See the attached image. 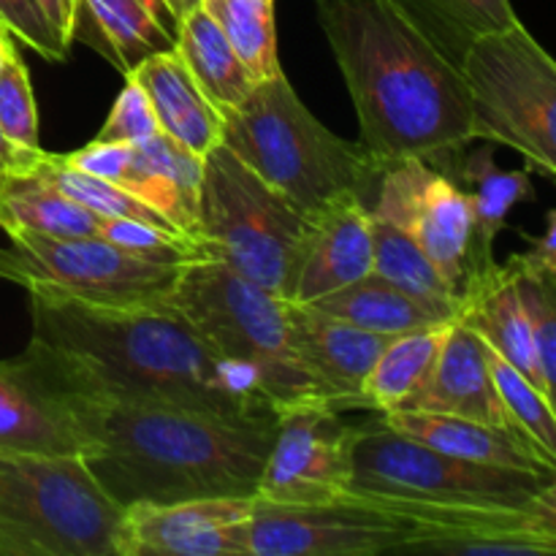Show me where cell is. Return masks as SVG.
<instances>
[{"label":"cell","instance_id":"cell-3","mask_svg":"<svg viewBox=\"0 0 556 556\" xmlns=\"http://www.w3.org/2000/svg\"><path fill=\"white\" fill-rule=\"evenodd\" d=\"M79 418L87 438L81 459L119 508L255 497L275 440V413L226 416L79 400Z\"/></svg>","mask_w":556,"mask_h":556},{"label":"cell","instance_id":"cell-26","mask_svg":"<svg viewBox=\"0 0 556 556\" xmlns=\"http://www.w3.org/2000/svg\"><path fill=\"white\" fill-rule=\"evenodd\" d=\"M103 217L54 188L41 168L25 177L0 179V231L43 237H98Z\"/></svg>","mask_w":556,"mask_h":556},{"label":"cell","instance_id":"cell-36","mask_svg":"<svg viewBox=\"0 0 556 556\" xmlns=\"http://www.w3.org/2000/svg\"><path fill=\"white\" fill-rule=\"evenodd\" d=\"M413 552L462 554V556H554L556 541L535 532H483L467 538H434L418 543Z\"/></svg>","mask_w":556,"mask_h":556},{"label":"cell","instance_id":"cell-34","mask_svg":"<svg viewBox=\"0 0 556 556\" xmlns=\"http://www.w3.org/2000/svg\"><path fill=\"white\" fill-rule=\"evenodd\" d=\"M489 372H492L494 386L500 391L505 413H508L510 424L519 429L521 434L541 445L548 456L556 459V416L554 402L541 394L538 386H532L525 375L516 367H510L503 356L486 345Z\"/></svg>","mask_w":556,"mask_h":556},{"label":"cell","instance_id":"cell-30","mask_svg":"<svg viewBox=\"0 0 556 556\" xmlns=\"http://www.w3.org/2000/svg\"><path fill=\"white\" fill-rule=\"evenodd\" d=\"M372 271L429 302L459 307L454 286L402 228L372 215Z\"/></svg>","mask_w":556,"mask_h":556},{"label":"cell","instance_id":"cell-27","mask_svg":"<svg viewBox=\"0 0 556 556\" xmlns=\"http://www.w3.org/2000/svg\"><path fill=\"white\" fill-rule=\"evenodd\" d=\"M451 324L454 320L424 326V329L405 331L386 342L383 353L362 386L364 407L369 413L402 410L424 389Z\"/></svg>","mask_w":556,"mask_h":556},{"label":"cell","instance_id":"cell-11","mask_svg":"<svg viewBox=\"0 0 556 556\" xmlns=\"http://www.w3.org/2000/svg\"><path fill=\"white\" fill-rule=\"evenodd\" d=\"M432 532L421 521L358 494L320 505H275L255 497L248 556H375L410 552Z\"/></svg>","mask_w":556,"mask_h":556},{"label":"cell","instance_id":"cell-38","mask_svg":"<svg viewBox=\"0 0 556 556\" xmlns=\"http://www.w3.org/2000/svg\"><path fill=\"white\" fill-rule=\"evenodd\" d=\"M0 16L14 38L36 49L43 60L58 63L68 54V43L60 41L58 33L47 22L36 0H0Z\"/></svg>","mask_w":556,"mask_h":556},{"label":"cell","instance_id":"cell-20","mask_svg":"<svg viewBox=\"0 0 556 556\" xmlns=\"http://www.w3.org/2000/svg\"><path fill=\"white\" fill-rule=\"evenodd\" d=\"M383 424L405 438L418 440L424 445L459 456V459L483 462V465L514 467L527 472H552L556 476V459L530 438L510 429L489 427L472 418L448 416V413L427 410H391L378 413Z\"/></svg>","mask_w":556,"mask_h":556},{"label":"cell","instance_id":"cell-6","mask_svg":"<svg viewBox=\"0 0 556 556\" xmlns=\"http://www.w3.org/2000/svg\"><path fill=\"white\" fill-rule=\"evenodd\" d=\"M313 215L250 172L228 147L201 161L195 239L204 258L223 261L264 291L291 302Z\"/></svg>","mask_w":556,"mask_h":556},{"label":"cell","instance_id":"cell-23","mask_svg":"<svg viewBox=\"0 0 556 556\" xmlns=\"http://www.w3.org/2000/svg\"><path fill=\"white\" fill-rule=\"evenodd\" d=\"M90 22L81 30V41L103 54L123 76L147 58L174 49L177 22L163 0H76L74 27Z\"/></svg>","mask_w":556,"mask_h":556},{"label":"cell","instance_id":"cell-5","mask_svg":"<svg viewBox=\"0 0 556 556\" xmlns=\"http://www.w3.org/2000/svg\"><path fill=\"white\" fill-rule=\"evenodd\" d=\"M161 302L182 315L223 362L250 375L271 410L318 400L293 353L286 299L264 291L223 261L195 258L182 264Z\"/></svg>","mask_w":556,"mask_h":556},{"label":"cell","instance_id":"cell-12","mask_svg":"<svg viewBox=\"0 0 556 556\" xmlns=\"http://www.w3.org/2000/svg\"><path fill=\"white\" fill-rule=\"evenodd\" d=\"M369 212L402 228L448 277L459 299L467 282L486 269L476 255L470 199L454 179L427 166V157H402L386 166Z\"/></svg>","mask_w":556,"mask_h":556},{"label":"cell","instance_id":"cell-35","mask_svg":"<svg viewBox=\"0 0 556 556\" xmlns=\"http://www.w3.org/2000/svg\"><path fill=\"white\" fill-rule=\"evenodd\" d=\"M0 130L25 147L38 144V106L30 87V74L16 47L0 68Z\"/></svg>","mask_w":556,"mask_h":556},{"label":"cell","instance_id":"cell-24","mask_svg":"<svg viewBox=\"0 0 556 556\" xmlns=\"http://www.w3.org/2000/svg\"><path fill=\"white\" fill-rule=\"evenodd\" d=\"M309 307L383 337H396L405 334V331L424 329V326L448 324V320L459 318V307H454V304L429 302V299L416 296L396 282L375 275V271L351 282V286L337 288V291L315 299V302H309Z\"/></svg>","mask_w":556,"mask_h":556},{"label":"cell","instance_id":"cell-9","mask_svg":"<svg viewBox=\"0 0 556 556\" xmlns=\"http://www.w3.org/2000/svg\"><path fill=\"white\" fill-rule=\"evenodd\" d=\"M552 472L459 459L394 432L383 418L356 427L353 470L348 494L391 497L438 508H527L546 486Z\"/></svg>","mask_w":556,"mask_h":556},{"label":"cell","instance_id":"cell-19","mask_svg":"<svg viewBox=\"0 0 556 556\" xmlns=\"http://www.w3.org/2000/svg\"><path fill=\"white\" fill-rule=\"evenodd\" d=\"M402 410L448 413V416L472 418L489 427L519 432L510 424L492 372H489L486 342L459 320L448 326V334L424 389Z\"/></svg>","mask_w":556,"mask_h":556},{"label":"cell","instance_id":"cell-18","mask_svg":"<svg viewBox=\"0 0 556 556\" xmlns=\"http://www.w3.org/2000/svg\"><path fill=\"white\" fill-rule=\"evenodd\" d=\"M372 271V212L362 193H342L313 212L291 302L309 304Z\"/></svg>","mask_w":556,"mask_h":556},{"label":"cell","instance_id":"cell-37","mask_svg":"<svg viewBox=\"0 0 556 556\" xmlns=\"http://www.w3.org/2000/svg\"><path fill=\"white\" fill-rule=\"evenodd\" d=\"M157 119L150 101L134 76H125L123 92L114 101L106 123L101 125L92 141H112V144H141L157 134Z\"/></svg>","mask_w":556,"mask_h":556},{"label":"cell","instance_id":"cell-10","mask_svg":"<svg viewBox=\"0 0 556 556\" xmlns=\"http://www.w3.org/2000/svg\"><path fill=\"white\" fill-rule=\"evenodd\" d=\"M0 277L27 288L96 304H152L168 293L182 264L136 258L101 237H43L5 231Z\"/></svg>","mask_w":556,"mask_h":556},{"label":"cell","instance_id":"cell-31","mask_svg":"<svg viewBox=\"0 0 556 556\" xmlns=\"http://www.w3.org/2000/svg\"><path fill=\"white\" fill-rule=\"evenodd\" d=\"M255 81L280 74L275 0H201Z\"/></svg>","mask_w":556,"mask_h":556},{"label":"cell","instance_id":"cell-17","mask_svg":"<svg viewBox=\"0 0 556 556\" xmlns=\"http://www.w3.org/2000/svg\"><path fill=\"white\" fill-rule=\"evenodd\" d=\"M288 334L320 402L340 413L367 410L362 386L391 337L372 334L296 302H288Z\"/></svg>","mask_w":556,"mask_h":556},{"label":"cell","instance_id":"cell-13","mask_svg":"<svg viewBox=\"0 0 556 556\" xmlns=\"http://www.w3.org/2000/svg\"><path fill=\"white\" fill-rule=\"evenodd\" d=\"M275 440L255 497L275 505H320L348 492L356 427L320 400L275 407Z\"/></svg>","mask_w":556,"mask_h":556},{"label":"cell","instance_id":"cell-15","mask_svg":"<svg viewBox=\"0 0 556 556\" xmlns=\"http://www.w3.org/2000/svg\"><path fill=\"white\" fill-rule=\"evenodd\" d=\"M71 166L128 190L139 201L161 212L177 231L195 239L201 161L177 141L157 130L141 144L90 141L81 150L63 155Z\"/></svg>","mask_w":556,"mask_h":556},{"label":"cell","instance_id":"cell-43","mask_svg":"<svg viewBox=\"0 0 556 556\" xmlns=\"http://www.w3.org/2000/svg\"><path fill=\"white\" fill-rule=\"evenodd\" d=\"M14 49V38H0V68H3L5 58H9V52Z\"/></svg>","mask_w":556,"mask_h":556},{"label":"cell","instance_id":"cell-39","mask_svg":"<svg viewBox=\"0 0 556 556\" xmlns=\"http://www.w3.org/2000/svg\"><path fill=\"white\" fill-rule=\"evenodd\" d=\"M43 157H47V150L20 144L0 130V179L25 177V174L38 172Z\"/></svg>","mask_w":556,"mask_h":556},{"label":"cell","instance_id":"cell-40","mask_svg":"<svg viewBox=\"0 0 556 556\" xmlns=\"http://www.w3.org/2000/svg\"><path fill=\"white\" fill-rule=\"evenodd\" d=\"M38 9L43 11L52 30L58 33L60 41H74V20H76V0H36Z\"/></svg>","mask_w":556,"mask_h":556},{"label":"cell","instance_id":"cell-33","mask_svg":"<svg viewBox=\"0 0 556 556\" xmlns=\"http://www.w3.org/2000/svg\"><path fill=\"white\" fill-rule=\"evenodd\" d=\"M41 174L54 185V188L63 190L68 199H74L76 204L87 206V210L96 212V215L150 223V226H161V228H172V231H177V228H174L161 212L152 210L150 204H144V201H139L136 195H130L128 190L96 177V174H87L81 172V168L71 166L63 155L47 152V157H43L41 163Z\"/></svg>","mask_w":556,"mask_h":556},{"label":"cell","instance_id":"cell-21","mask_svg":"<svg viewBox=\"0 0 556 556\" xmlns=\"http://www.w3.org/2000/svg\"><path fill=\"white\" fill-rule=\"evenodd\" d=\"M128 76L139 81L161 134L193 155L204 157L223 139V114L201 92L177 49H166L136 65Z\"/></svg>","mask_w":556,"mask_h":556},{"label":"cell","instance_id":"cell-4","mask_svg":"<svg viewBox=\"0 0 556 556\" xmlns=\"http://www.w3.org/2000/svg\"><path fill=\"white\" fill-rule=\"evenodd\" d=\"M220 144L307 215L342 193H364L383 172L362 141L331 134L282 71L223 112Z\"/></svg>","mask_w":556,"mask_h":556},{"label":"cell","instance_id":"cell-41","mask_svg":"<svg viewBox=\"0 0 556 556\" xmlns=\"http://www.w3.org/2000/svg\"><path fill=\"white\" fill-rule=\"evenodd\" d=\"M527 255H530L532 261H538V264L556 269V215L554 212H548L546 231H543V237L532 244V250Z\"/></svg>","mask_w":556,"mask_h":556},{"label":"cell","instance_id":"cell-28","mask_svg":"<svg viewBox=\"0 0 556 556\" xmlns=\"http://www.w3.org/2000/svg\"><path fill=\"white\" fill-rule=\"evenodd\" d=\"M396 5L456 68L472 41L519 22L510 0H396Z\"/></svg>","mask_w":556,"mask_h":556},{"label":"cell","instance_id":"cell-1","mask_svg":"<svg viewBox=\"0 0 556 556\" xmlns=\"http://www.w3.org/2000/svg\"><path fill=\"white\" fill-rule=\"evenodd\" d=\"M30 315L27 351L79 400L226 416L271 413L253 378L223 362L161 299L114 307L30 291Z\"/></svg>","mask_w":556,"mask_h":556},{"label":"cell","instance_id":"cell-2","mask_svg":"<svg viewBox=\"0 0 556 556\" xmlns=\"http://www.w3.org/2000/svg\"><path fill=\"white\" fill-rule=\"evenodd\" d=\"M315 14L345 76L362 147L380 168L470 144L459 68L396 0H315Z\"/></svg>","mask_w":556,"mask_h":556},{"label":"cell","instance_id":"cell-7","mask_svg":"<svg viewBox=\"0 0 556 556\" xmlns=\"http://www.w3.org/2000/svg\"><path fill=\"white\" fill-rule=\"evenodd\" d=\"M119 516L79 454L0 451V556H114Z\"/></svg>","mask_w":556,"mask_h":556},{"label":"cell","instance_id":"cell-14","mask_svg":"<svg viewBox=\"0 0 556 556\" xmlns=\"http://www.w3.org/2000/svg\"><path fill=\"white\" fill-rule=\"evenodd\" d=\"M255 497L125 505L114 556H248Z\"/></svg>","mask_w":556,"mask_h":556},{"label":"cell","instance_id":"cell-32","mask_svg":"<svg viewBox=\"0 0 556 556\" xmlns=\"http://www.w3.org/2000/svg\"><path fill=\"white\" fill-rule=\"evenodd\" d=\"M514 269L516 293L521 313L530 329L532 351L543 380L554 391L556 383V269L532 261L530 255H514L508 261Z\"/></svg>","mask_w":556,"mask_h":556},{"label":"cell","instance_id":"cell-8","mask_svg":"<svg viewBox=\"0 0 556 556\" xmlns=\"http://www.w3.org/2000/svg\"><path fill=\"white\" fill-rule=\"evenodd\" d=\"M472 141L519 152L530 168L556 172V63L521 22L467 47L459 63Z\"/></svg>","mask_w":556,"mask_h":556},{"label":"cell","instance_id":"cell-22","mask_svg":"<svg viewBox=\"0 0 556 556\" xmlns=\"http://www.w3.org/2000/svg\"><path fill=\"white\" fill-rule=\"evenodd\" d=\"M459 324L476 331L497 356H503L510 367L519 369L532 386L541 389L546 400L554 402V391L543 380L532 351L530 329L521 313L519 293L510 264H489L465 286L459 299Z\"/></svg>","mask_w":556,"mask_h":556},{"label":"cell","instance_id":"cell-16","mask_svg":"<svg viewBox=\"0 0 556 556\" xmlns=\"http://www.w3.org/2000/svg\"><path fill=\"white\" fill-rule=\"evenodd\" d=\"M87 438L79 396L71 394L38 356L0 362V451L5 454H79Z\"/></svg>","mask_w":556,"mask_h":556},{"label":"cell","instance_id":"cell-25","mask_svg":"<svg viewBox=\"0 0 556 556\" xmlns=\"http://www.w3.org/2000/svg\"><path fill=\"white\" fill-rule=\"evenodd\" d=\"M174 49L185 60L201 92L220 109V114L237 109L258 85L231 41L201 5L177 25Z\"/></svg>","mask_w":556,"mask_h":556},{"label":"cell","instance_id":"cell-44","mask_svg":"<svg viewBox=\"0 0 556 556\" xmlns=\"http://www.w3.org/2000/svg\"><path fill=\"white\" fill-rule=\"evenodd\" d=\"M0 38H14L9 33V27H5V22H3V16H0Z\"/></svg>","mask_w":556,"mask_h":556},{"label":"cell","instance_id":"cell-42","mask_svg":"<svg viewBox=\"0 0 556 556\" xmlns=\"http://www.w3.org/2000/svg\"><path fill=\"white\" fill-rule=\"evenodd\" d=\"M163 5H166L168 14H172V20L179 25V22L190 14V11L199 9L201 0H163Z\"/></svg>","mask_w":556,"mask_h":556},{"label":"cell","instance_id":"cell-29","mask_svg":"<svg viewBox=\"0 0 556 556\" xmlns=\"http://www.w3.org/2000/svg\"><path fill=\"white\" fill-rule=\"evenodd\" d=\"M459 185V182H456ZM462 190L472 206L476 223V255L481 266L492 264L494 239L503 231L505 217L519 201H530L535 195L527 172H503L494 163L492 147L470 155L462 166Z\"/></svg>","mask_w":556,"mask_h":556}]
</instances>
